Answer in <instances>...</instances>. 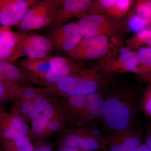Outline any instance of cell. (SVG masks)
Segmentation results:
<instances>
[{
    "instance_id": "d4e9b609",
    "label": "cell",
    "mask_w": 151,
    "mask_h": 151,
    "mask_svg": "<svg viewBox=\"0 0 151 151\" xmlns=\"http://www.w3.org/2000/svg\"><path fill=\"white\" fill-rule=\"evenodd\" d=\"M139 60L147 75L149 83L151 82V47H143L136 50Z\"/></svg>"
},
{
    "instance_id": "f546056e",
    "label": "cell",
    "mask_w": 151,
    "mask_h": 151,
    "mask_svg": "<svg viewBox=\"0 0 151 151\" xmlns=\"http://www.w3.org/2000/svg\"><path fill=\"white\" fill-rule=\"evenodd\" d=\"M145 145L151 150V121L146 125L144 132Z\"/></svg>"
},
{
    "instance_id": "4316f807",
    "label": "cell",
    "mask_w": 151,
    "mask_h": 151,
    "mask_svg": "<svg viewBox=\"0 0 151 151\" xmlns=\"http://www.w3.org/2000/svg\"><path fill=\"white\" fill-rule=\"evenodd\" d=\"M140 108V112L151 119V82L148 83L143 92Z\"/></svg>"
},
{
    "instance_id": "1f68e13d",
    "label": "cell",
    "mask_w": 151,
    "mask_h": 151,
    "mask_svg": "<svg viewBox=\"0 0 151 151\" xmlns=\"http://www.w3.org/2000/svg\"><path fill=\"white\" fill-rule=\"evenodd\" d=\"M24 97L27 99L28 100H34L38 95H37L33 88L31 87H28L26 88L24 91Z\"/></svg>"
},
{
    "instance_id": "4dcf8cb0",
    "label": "cell",
    "mask_w": 151,
    "mask_h": 151,
    "mask_svg": "<svg viewBox=\"0 0 151 151\" xmlns=\"http://www.w3.org/2000/svg\"><path fill=\"white\" fill-rule=\"evenodd\" d=\"M34 106V102L32 100H28L27 101L24 102L22 104L21 110L22 113L24 114H29L33 109Z\"/></svg>"
},
{
    "instance_id": "7402d4cb",
    "label": "cell",
    "mask_w": 151,
    "mask_h": 151,
    "mask_svg": "<svg viewBox=\"0 0 151 151\" xmlns=\"http://www.w3.org/2000/svg\"><path fill=\"white\" fill-rule=\"evenodd\" d=\"M86 95H75L68 97L67 105L74 117L79 119L86 101Z\"/></svg>"
},
{
    "instance_id": "ac0fdd59",
    "label": "cell",
    "mask_w": 151,
    "mask_h": 151,
    "mask_svg": "<svg viewBox=\"0 0 151 151\" xmlns=\"http://www.w3.org/2000/svg\"><path fill=\"white\" fill-rule=\"evenodd\" d=\"M126 46L133 50L151 47V29H146L135 33L126 42Z\"/></svg>"
},
{
    "instance_id": "d6986e66",
    "label": "cell",
    "mask_w": 151,
    "mask_h": 151,
    "mask_svg": "<svg viewBox=\"0 0 151 151\" xmlns=\"http://www.w3.org/2000/svg\"><path fill=\"white\" fill-rule=\"evenodd\" d=\"M54 113L53 106L50 104H47L37 118L33 121L32 127L34 131L39 134L43 133Z\"/></svg>"
},
{
    "instance_id": "5b68a950",
    "label": "cell",
    "mask_w": 151,
    "mask_h": 151,
    "mask_svg": "<svg viewBox=\"0 0 151 151\" xmlns=\"http://www.w3.org/2000/svg\"><path fill=\"white\" fill-rule=\"evenodd\" d=\"M115 38L117 37L99 35L83 38L68 52V54L71 58L77 60L102 59L116 47L122 44V43H111L110 40Z\"/></svg>"
},
{
    "instance_id": "cb8c5ba5",
    "label": "cell",
    "mask_w": 151,
    "mask_h": 151,
    "mask_svg": "<svg viewBox=\"0 0 151 151\" xmlns=\"http://www.w3.org/2000/svg\"><path fill=\"white\" fill-rule=\"evenodd\" d=\"M47 52L29 45L21 43L20 56L24 55L27 58L40 59L50 56Z\"/></svg>"
},
{
    "instance_id": "8d00e7d4",
    "label": "cell",
    "mask_w": 151,
    "mask_h": 151,
    "mask_svg": "<svg viewBox=\"0 0 151 151\" xmlns=\"http://www.w3.org/2000/svg\"><path fill=\"white\" fill-rule=\"evenodd\" d=\"M149 24L147 29H151V18L149 19Z\"/></svg>"
},
{
    "instance_id": "30bf717a",
    "label": "cell",
    "mask_w": 151,
    "mask_h": 151,
    "mask_svg": "<svg viewBox=\"0 0 151 151\" xmlns=\"http://www.w3.org/2000/svg\"><path fill=\"white\" fill-rule=\"evenodd\" d=\"M92 0H62L54 17L49 24L51 29L58 27L74 18H81L87 14Z\"/></svg>"
},
{
    "instance_id": "3957f363",
    "label": "cell",
    "mask_w": 151,
    "mask_h": 151,
    "mask_svg": "<svg viewBox=\"0 0 151 151\" xmlns=\"http://www.w3.org/2000/svg\"><path fill=\"white\" fill-rule=\"evenodd\" d=\"M94 66L109 75L133 73L141 81H147V72L139 60L137 52L122 44L116 47Z\"/></svg>"
},
{
    "instance_id": "7a4b0ae2",
    "label": "cell",
    "mask_w": 151,
    "mask_h": 151,
    "mask_svg": "<svg viewBox=\"0 0 151 151\" xmlns=\"http://www.w3.org/2000/svg\"><path fill=\"white\" fill-rule=\"evenodd\" d=\"M113 77L114 76L104 73L93 66L63 79L57 83V86L60 92L68 97L86 95L105 89Z\"/></svg>"
},
{
    "instance_id": "e0dca14e",
    "label": "cell",
    "mask_w": 151,
    "mask_h": 151,
    "mask_svg": "<svg viewBox=\"0 0 151 151\" xmlns=\"http://www.w3.org/2000/svg\"><path fill=\"white\" fill-rule=\"evenodd\" d=\"M134 1L132 0H118L108 9L105 15L114 21L119 23L129 11Z\"/></svg>"
},
{
    "instance_id": "52a82bcc",
    "label": "cell",
    "mask_w": 151,
    "mask_h": 151,
    "mask_svg": "<svg viewBox=\"0 0 151 151\" xmlns=\"http://www.w3.org/2000/svg\"><path fill=\"white\" fill-rule=\"evenodd\" d=\"M145 129L138 125L105 135L103 151H133L142 144Z\"/></svg>"
},
{
    "instance_id": "6da1fadb",
    "label": "cell",
    "mask_w": 151,
    "mask_h": 151,
    "mask_svg": "<svg viewBox=\"0 0 151 151\" xmlns=\"http://www.w3.org/2000/svg\"><path fill=\"white\" fill-rule=\"evenodd\" d=\"M112 81L105 91L101 129L104 135L137 125L140 112L143 92L140 93L137 86H119Z\"/></svg>"
},
{
    "instance_id": "ffe728a7",
    "label": "cell",
    "mask_w": 151,
    "mask_h": 151,
    "mask_svg": "<svg viewBox=\"0 0 151 151\" xmlns=\"http://www.w3.org/2000/svg\"><path fill=\"white\" fill-rule=\"evenodd\" d=\"M22 43L35 47L48 53L53 50L52 45L48 39L38 35H25L22 40Z\"/></svg>"
},
{
    "instance_id": "4fadbf2b",
    "label": "cell",
    "mask_w": 151,
    "mask_h": 151,
    "mask_svg": "<svg viewBox=\"0 0 151 151\" xmlns=\"http://www.w3.org/2000/svg\"><path fill=\"white\" fill-rule=\"evenodd\" d=\"M26 34L13 31L8 26H0V60L12 63L20 57L21 43Z\"/></svg>"
},
{
    "instance_id": "2e32d148",
    "label": "cell",
    "mask_w": 151,
    "mask_h": 151,
    "mask_svg": "<svg viewBox=\"0 0 151 151\" xmlns=\"http://www.w3.org/2000/svg\"><path fill=\"white\" fill-rule=\"evenodd\" d=\"M51 57L49 56L40 59L26 58L18 60L13 63L27 72L45 78L46 73L50 68Z\"/></svg>"
},
{
    "instance_id": "d590c367",
    "label": "cell",
    "mask_w": 151,
    "mask_h": 151,
    "mask_svg": "<svg viewBox=\"0 0 151 151\" xmlns=\"http://www.w3.org/2000/svg\"><path fill=\"white\" fill-rule=\"evenodd\" d=\"M58 151H83L77 149L71 148L66 147H62Z\"/></svg>"
},
{
    "instance_id": "277c9868",
    "label": "cell",
    "mask_w": 151,
    "mask_h": 151,
    "mask_svg": "<svg viewBox=\"0 0 151 151\" xmlns=\"http://www.w3.org/2000/svg\"><path fill=\"white\" fill-rule=\"evenodd\" d=\"M104 141L105 135L99 126L89 125L68 132L62 145L83 151H103Z\"/></svg>"
},
{
    "instance_id": "9a60e30c",
    "label": "cell",
    "mask_w": 151,
    "mask_h": 151,
    "mask_svg": "<svg viewBox=\"0 0 151 151\" xmlns=\"http://www.w3.org/2000/svg\"><path fill=\"white\" fill-rule=\"evenodd\" d=\"M84 68L80 63H76L69 59L65 64L50 67L45 79L50 84H56L64 78L75 75Z\"/></svg>"
},
{
    "instance_id": "83f0119b",
    "label": "cell",
    "mask_w": 151,
    "mask_h": 151,
    "mask_svg": "<svg viewBox=\"0 0 151 151\" xmlns=\"http://www.w3.org/2000/svg\"><path fill=\"white\" fill-rule=\"evenodd\" d=\"M47 104V101L43 96H38L34 100V106L32 111L29 114V118L35 120L40 115Z\"/></svg>"
},
{
    "instance_id": "44dd1931",
    "label": "cell",
    "mask_w": 151,
    "mask_h": 151,
    "mask_svg": "<svg viewBox=\"0 0 151 151\" xmlns=\"http://www.w3.org/2000/svg\"><path fill=\"white\" fill-rule=\"evenodd\" d=\"M149 21V19L139 16L132 12L129 15L126 24L129 30L136 33L143 30L147 29Z\"/></svg>"
},
{
    "instance_id": "8fae6325",
    "label": "cell",
    "mask_w": 151,
    "mask_h": 151,
    "mask_svg": "<svg viewBox=\"0 0 151 151\" xmlns=\"http://www.w3.org/2000/svg\"><path fill=\"white\" fill-rule=\"evenodd\" d=\"M38 1L0 0V24L10 27L21 21L27 11Z\"/></svg>"
},
{
    "instance_id": "7c38bea8",
    "label": "cell",
    "mask_w": 151,
    "mask_h": 151,
    "mask_svg": "<svg viewBox=\"0 0 151 151\" xmlns=\"http://www.w3.org/2000/svg\"><path fill=\"white\" fill-rule=\"evenodd\" d=\"M106 87L86 95V104L79 118V122L81 126L89 125L99 126L103 124Z\"/></svg>"
},
{
    "instance_id": "ba28073f",
    "label": "cell",
    "mask_w": 151,
    "mask_h": 151,
    "mask_svg": "<svg viewBox=\"0 0 151 151\" xmlns=\"http://www.w3.org/2000/svg\"><path fill=\"white\" fill-rule=\"evenodd\" d=\"M80 33L83 38L94 36L107 35L119 38L122 24L109 19L105 15L86 14L78 21Z\"/></svg>"
},
{
    "instance_id": "8992f818",
    "label": "cell",
    "mask_w": 151,
    "mask_h": 151,
    "mask_svg": "<svg viewBox=\"0 0 151 151\" xmlns=\"http://www.w3.org/2000/svg\"><path fill=\"white\" fill-rule=\"evenodd\" d=\"M60 0L38 1L27 12L18 24L23 31L39 29L48 25L56 14Z\"/></svg>"
},
{
    "instance_id": "603a6c76",
    "label": "cell",
    "mask_w": 151,
    "mask_h": 151,
    "mask_svg": "<svg viewBox=\"0 0 151 151\" xmlns=\"http://www.w3.org/2000/svg\"><path fill=\"white\" fill-rule=\"evenodd\" d=\"M118 0H96L92 1L87 12L88 14L103 15Z\"/></svg>"
},
{
    "instance_id": "d6a6232c",
    "label": "cell",
    "mask_w": 151,
    "mask_h": 151,
    "mask_svg": "<svg viewBox=\"0 0 151 151\" xmlns=\"http://www.w3.org/2000/svg\"><path fill=\"white\" fill-rule=\"evenodd\" d=\"M60 124L58 122H50L47 127L52 131H56L60 127Z\"/></svg>"
},
{
    "instance_id": "9c48e42d",
    "label": "cell",
    "mask_w": 151,
    "mask_h": 151,
    "mask_svg": "<svg viewBox=\"0 0 151 151\" xmlns=\"http://www.w3.org/2000/svg\"><path fill=\"white\" fill-rule=\"evenodd\" d=\"M83 38L77 22L68 23L50 29L48 39L53 49L68 53Z\"/></svg>"
},
{
    "instance_id": "e575fe53",
    "label": "cell",
    "mask_w": 151,
    "mask_h": 151,
    "mask_svg": "<svg viewBox=\"0 0 151 151\" xmlns=\"http://www.w3.org/2000/svg\"><path fill=\"white\" fill-rule=\"evenodd\" d=\"M133 151H151V150L145 144H142Z\"/></svg>"
},
{
    "instance_id": "484cf974",
    "label": "cell",
    "mask_w": 151,
    "mask_h": 151,
    "mask_svg": "<svg viewBox=\"0 0 151 151\" xmlns=\"http://www.w3.org/2000/svg\"><path fill=\"white\" fill-rule=\"evenodd\" d=\"M134 12L139 16L147 19L151 18V0L135 1Z\"/></svg>"
},
{
    "instance_id": "5bb4252c",
    "label": "cell",
    "mask_w": 151,
    "mask_h": 151,
    "mask_svg": "<svg viewBox=\"0 0 151 151\" xmlns=\"http://www.w3.org/2000/svg\"><path fill=\"white\" fill-rule=\"evenodd\" d=\"M29 128L21 116L15 115L4 119L0 118V134L6 140H14L26 137Z\"/></svg>"
},
{
    "instance_id": "836d02e7",
    "label": "cell",
    "mask_w": 151,
    "mask_h": 151,
    "mask_svg": "<svg viewBox=\"0 0 151 151\" xmlns=\"http://www.w3.org/2000/svg\"><path fill=\"white\" fill-rule=\"evenodd\" d=\"M33 151H53V150L49 146H42L37 148Z\"/></svg>"
},
{
    "instance_id": "f1b7e54d",
    "label": "cell",
    "mask_w": 151,
    "mask_h": 151,
    "mask_svg": "<svg viewBox=\"0 0 151 151\" xmlns=\"http://www.w3.org/2000/svg\"><path fill=\"white\" fill-rule=\"evenodd\" d=\"M16 86L12 83H5L0 81V103L4 101L8 96L15 94Z\"/></svg>"
}]
</instances>
